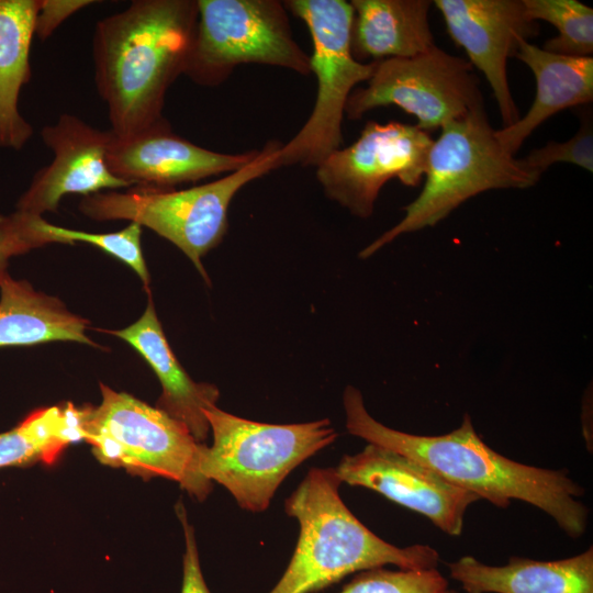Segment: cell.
Returning <instances> with one entry per match:
<instances>
[{
    "instance_id": "603a6c76",
    "label": "cell",
    "mask_w": 593,
    "mask_h": 593,
    "mask_svg": "<svg viewBox=\"0 0 593 593\" xmlns=\"http://www.w3.org/2000/svg\"><path fill=\"white\" fill-rule=\"evenodd\" d=\"M534 21L552 24L558 35L544 44L553 54L592 57L593 10L577 0H523Z\"/></svg>"
},
{
    "instance_id": "ffe728a7",
    "label": "cell",
    "mask_w": 593,
    "mask_h": 593,
    "mask_svg": "<svg viewBox=\"0 0 593 593\" xmlns=\"http://www.w3.org/2000/svg\"><path fill=\"white\" fill-rule=\"evenodd\" d=\"M40 0H0V147L21 149L33 135L18 102L32 76L30 51Z\"/></svg>"
},
{
    "instance_id": "e0dca14e",
    "label": "cell",
    "mask_w": 593,
    "mask_h": 593,
    "mask_svg": "<svg viewBox=\"0 0 593 593\" xmlns=\"http://www.w3.org/2000/svg\"><path fill=\"white\" fill-rule=\"evenodd\" d=\"M515 57L534 74L536 94L524 116L510 126L495 130L500 144L511 155L550 116L593 100L592 57L553 54L528 41L519 44Z\"/></svg>"
},
{
    "instance_id": "ba28073f",
    "label": "cell",
    "mask_w": 593,
    "mask_h": 593,
    "mask_svg": "<svg viewBox=\"0 0 593 593\" xmlns=\"http://www.w3.org/2000/svg\"><path fill=\"white\" fill-rule=\"evenodd\" d=\"M287 10L307 26L313 43L311 72L317 79L315 104L305 124L281 144L278 166L317 167L343 145V118L356 85L368 81L376 61H358L351 53L354 8L345 0H289Z\"/></svg>"
},
{
    "instance_id": "8992f818",
    "label": "cell",
    "mask_w": 593,
    "mask_h": 593,
    "mask_svg": "<svg viewBox=\"0 0 593 593\" xmlns=\"http://www.w3.org/2000/svg\"><path fill=\"white\" fill-rule=\"evenodd\" d=\"M213 435L203 444L199 472L223 485L238 505L265 511L286 477L337 438L327 418L298 424H268L242 418L216 405L203 411Z\"/></svg>"
},
{
    "instance_id": "9c48e42d",
    "label": "cell",
    "mask_w": 593,
    "mask_h": 593,
    "mask_svg": "<svg viewBox=\"0 0 593 593\" xmlns=\"http://www.w3.org/2000/svg\"><path fill=\"white\" fill-rule=\"evenodd\" d=\"M198 22L184 74L194 83L219 86L240 64H262L311 74L310 56L292 35L278 0H197Z\"/></svg>"
},
{
    "instance_id": "6da1fadb",
    "label": "cell",
    "mask_w": 593,
    "mask_h": 593,
    "mask_svg": "<svg viewBox=\"0 0 593 593\" xmlns=\"http://www.w3.org/2000/svg\"><path fill=\"white\" fill-rule=\"evenodd\" d=\"M343 403L351 435L402 454L500 508L519 500L547 513L568 536L579 538L584 534L589 510L575 499L584 494V489L562 470L519 463L497 454L479 437L468 414L448 434L423 436L374 419L353 385L346 387Z\"/></svg>"
},
{
    "instance_id": "7a4b0ae2",
    "label": "cell",
    "mask_w": 593,
    "mask_h": 593,
    "mask_svg": "<svg viewBox=\"0 0 593 593\" xmlns=\"http://www.w3.org/2000/svg\"><path fill=\"white\" fill-rule=\"evenodd\" d=\"M197 22V0H134L98 21L94 80L114 135H132L166 119L165 97L184 74Z\"/></svg>"
},
{
    "instance_id": "83f0119b",
    "label": "cell",
    "mask_w": 593,
    "mask_h": 593,
    "mask_svg": "<svg viewBox=\"0 0 593 593\" xmlns=\"http://www.w3.org/2000/svg\"><path fill=\"white\" fill-rule=\"evenodd\" d=\"M176 512L182 524L186 541L180 593H211L202 574L193 527L188 522L187 513L181 501H178Z\"/></svg>"
},
{
    "instance_id": "277c9868",
    "label": "cell",
    "mask_w": 593,
    "mask_h": 593,
    "mask_svg": "<svg viewBox=\"0 0 593 593\" xmlns=\"http://www.w3.org/2000/svg\"><path fill=\"white\" fill-rule=\"evenodd\" d=\"M425 181L403 219L365 247L368 258L399 236L434 226L460 204L496 189H527L540 176L507 153L490 125L484 108L440 127L427 156Z\"/></svg>"
},
{
    "instance_id": "7c38bea8",
    "label": "cell",
    "mask_w": 593,
    "mask_h": 593,
    "mask_svg": "<svg viewBox=\"0 0 593 593\" xmlns=\"http://www.w3.org/2000/svg\"><path fill=\"white\" fill-rule=\"evenodd\" d=\"M447 32L462 47L471 66L489 82L503 127L521 116L507 79V60L523 41L539 33V24L527 13L523 0H435Z\"/></svg>"
},
{
    "instance_id": "30bf717a",
    "label": "cell",
    "mask_w": 593,
    "mask_h": 593,
    "mask_svg": "<svg viewBox=\"0 0 593 593\" xmlns=\"http://www.w3.org/2000/svg\"><path fill=\"white\" fill-rule=\"evenodd\" d=\"M376 63L367 87L354 89L347 100L345 114L350 120L379 107L398 105L428 133L484 108L471 64L437 46L413 57Z\"/></svg>"
},
{
    "instance_id": "7402d4cb",
    "label": "cell",
    "mask_w": 593,
    "mask_h": 593,
    "mask_svg": "<svg viewBox=\"0 0 593 593\" xmlns=\"http://www.w3.org/2000/svg\"><path fill=\"white\" fill-rule=\"evenodd\" d=\"M80 440L81 407L67 403L37 409L0 434V469L52 465L69 445Z\"/></svg>"
},
{
    "instance_id": "4fadbf2b",
    "label": "cell",
    "mask_w": 593,
    "mask_h": 593,
    "mask_svg": "<svg viewBox=\"0 0 593 593\" xmlns=\"http://www.w3.org/2000/svg\"><path fill=\"white\" fill-rule=\"evenodd\" d=\"M335 469L342 482L376 491L424 515L450 536L461 534L468 507L481 500L419 462L374 444L345 455Z\"/></svg>"
},
{
    "instance_id": "f1b7e54d",
    "label": "cell",
    "mask_w": 593,
    "mask_h": 593,
    "mask_svg": "<svg viewBox=\"0 0 593 593\" xmlns=\"http://www.w3.org/2000/svg\"><path fill=\"white\" fill-rule=\"evenodd\" d=\"M96 2L93 0H40L35 18V35L45 41L70 15Z\"/></svg>"
},
{
    "instance_id": "2e32d148",
    "label": "cell",
    "mask_w": 593,
    "mask_h": 593,
    "mask_svg": "<svg viewBox=\"0 0 593 593\" xmlns=\"http://www.w3.org/2000/svg\"><path fill=\"white\" fill-rule=\"evenodd\" d=\"M109 333L128 343L156 373L163 388L156 407L182 423L197 441L204 444L210 425L203 411L216 405L220 391L213 384L194 382L184 371L167 342L150 296L134 324Z\"/></svg>"
},
{
    "instance_id": "cb8c5ba5",
    "label": "cell",
    "mask_w": 593,
    "mask_h": 593,
    "mask_svg": "<svg viewBox=\"0 0 593 593\" xmlns=\"http://www.w3.org/2000/svg\"><path fill=\"white\" fill-rule=\"evenodd\" d=\"M36 228L45 244H72L83 242L93 245L130 266L145 286L149 283V273L141 247L142 226L130 223L125 228L114 233H87L53 225L42 216L35 220Z\"/></svg>"
},
{
    "instance_id": "484cf974",
    "label": "cell",
    "mask_w": 593,
    "mask_h": 593,
    "mask_svg": "<svg viewBox=\"0 0 593 593\" xmlns=\"http://www.w3.org/2000/svg\"><path fill=\"white\" fill-rule=\"evenodd\" d=\"M534 172L541 175L553 164H573L593 171V126L592 118H583L578 132L566 142H549L532 150L522 158Z\"/></svg>"
},
{
    "instance_id": "8fae6325",
    "label": "cell",
    "mask_w": 593,
    "mask_h": 593,
    "mask_svg": "<svg viewBox=\"0 0 593 593\" xmlns=\"http://www.w3.org/2000/svg\"><path fill=\"white\" fill-rule=\"evenodd\" d=\"M433 141L417 125L368 121L356 142L315 167L317 181L331 200L358 217H369L391 179L421 184Z\"/></svg>"
},
{
    "instance_id": "9a60e30c",
    "label": "cell",
    "mask_w": 593,
    "mask_h": 593,
    "mask_svg": "<svg viewBox=\"0 0 593 593\" xmlns=\"http://www.w3.org/2000/svg\"><path fill=\"white\" fill-rule=\"evenodd\" d=\"M258 153L224 154L203 148L175 134L165 119L127 136L111 132L107 163L115 177L131 186L172 189L180 183L236 171Z\"/></svg>"
},
{
    "instance_id": "ac0fdd59",
    "label": "cell",
    "mask_w": 593,
    "mask_h": 593,
    "mask_svg": "<svg viewBox=\"0 0 593 593\" xmlns=\"http://www.w3.org/2000/svg\"><path fill=\"white\" fill-rule=\"evenodd\" d=\"M467 593H593V547L571 558L538 561L511 557L502 567L471 556L447 563Z\"/></svg>"
},
{
    "instance_id": "d6986e66",
    "label": "cell",
    "mask_w": 593,
    "mask_h": 593,
    "mask_svg": "<svg viewBox=\"0 0 593 593\" xmlns=\"http://www.w3.org/2000/svg\"><path fill=\"white\" fill-rule=\"evenodd\" d=\"M350 4L351 53L358 61L409 58L436 46L429 0H351Z\"/></svg>"
},
{
    "instance_id": "44dd1931",
    "label": "cell",
    "mask_w": 593,
    "mask_h": 593,
    "mask_svg": "<svg viewBox=\"0 0 593 593\" xmlns=\"http://www.w3.org/2000/svg\"><path fill=\"white\" fill-rule=\"evenodd\" d=\"M0 348L55 340L94 345L88 321L69 312L56 298L8 276L0 284Z\"/></svg>"
},
{
    "instance_id": "5bb4252c",
    "label": "cell",
    "mask_w": 593,
    "mask_h": 593,
    "mask_svg": "<svg viewBox=\"0 0 593 593\" xmlns=\"http://www.w3.org/2000/svg\"><path fill=\"white\" fill-rule=\"evenodd\" d=\"M110 137V130L101 131L68 113L44 126L42 139L52 149L54 158L35 174L19 199L16 211L42 216L45 212L57 211L66 194L86 197L132 187L115 177L108 166Z\"/></svg>"
},
{
    "instance_id": "5b68a950",
    "label": "cell",
    "mask_w": 593,
    "mask_h": 593,
    "mask_svg": "<svg viewBox=\"0 0 593 593\" xmlns=\"http://www.w3.org/2000/svg\"><path fill=\"white\" fill-rule=\"evenodd\" d=\"M281 144L268 143L257 157L225 177L184 190L132 186L83 197L81 213L97 221L127 220L176 245L209 281L201 258L227 231L234 195L248 182L279 168Z\"/></svg>"
},
{
    "instance_id": "3957f363",
    "label": "cell",
    "mask_w": 593,
    "mask_h": 593,
    "mask_svg": "<svg viewBox=\"0 0 593 593\" xmlns=\"http://www.w3.org/2000/svg\"><path fill=\"white\" fill-rule=\"evenodd\" d=\"M335 468H312L286 501L300 525L293 556L269 593H315L348 574L392 564L403 570L436 569L439 553L428 545L404 548L367 528L339 495Z\"/></svg>"
},
{
    "instance_id": "52a82bcc",
    "label": "cell",
    "mask_w": 593,
    "mask_h": 593,
    "mask_svg": "<svg viewBox=\"0 0 593 593\" xmlns=\"http://www.w3.org/2000/svg\"><path fill=\"white\" fill-rule=\"evenodd\" d=\"M98 406L81 407L83 440L103 465L122 468L144 480L166 478L203 501L213 483L199 472L203 444L156 406L100 383Z\"/></svg>"
},
{
    "instance_id": "d4e9b609",
    "label": "cell",
    "mask_w": 593,
    "mask_h": 593,
    "mask_svg": "<svg viewBox=\"0 0 593 593\" xmlns=\"http://www.w3.org/2000/svg\"><path fill=\"white\" fill-rule=\"evenodd\" d=\"M447 579L437 569L361 571L339 593H444Z\"/></svg>"
},
{
    "instance_id": "4316f807",
    "label": "cell",
    "mask_w": 593,
    "mask_h": 593,
    "mask_svg": "<svg viewBox=\"0 0 593 593\" xmlns=\"http://www.w3.org/2000/svg\"><path fill=\"white\" fill-rule=\"evenodd\" d=\"M36 215L14 212L0 214V284L9 276V259L45 245L35 227Z\"/></svg>"
},
{
    "instance_id": "f546056e",
    "label": "cell",
    "mask_w": 593,
    "mask_h": 593,
    "mask_svg": "<svg viewBox=\"0 0 593 593\" xmlns=\"http://www.w3.org/2000/svg\"><path fill=\"white\" fill-rule=\"evenodd\" d=\"M444 593H459V592H457L455 590H451V589H447Z\"/></svg>"
}]
</instances>
